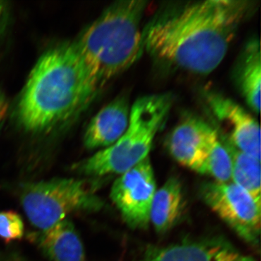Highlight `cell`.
<instances>
[{"mask_svg":"<svg viewBox=\"0 0 261 261\" xmlns=\"http://www.w3.org/2000/svg\"><path fill=\"white\" fill-rule=\"evenodd\" d=\"M250 0H205L167 5L143 27L145 53L176 69L207 75L221 64L242 24L255 11Z\"/></svg>","mask_w":261,"mask_h":261,"instance_id":"1","label":"cell"},{"mask_svg":"<svg viewBox=\"0 0 261 261\" xmlns=\"http://www.w3.org/2000/svg\"><path fill=\"white\" fill-rule=\"evenodd\" d=\"M100 93L73 43L49 48L28 77L16 108L18 124L34 135L55 129Z\"/></svg>","mask_w":261,"mask_h":261,"instance_id":"2","label":"cell"},{"mask_svg":"<svg viewBox=\"0 0 261 261\" xmlns=\"http://www.w3.org/2000/svg\"><path fill=\"white\" fill-rule=\"evenodd\" d=\"M147 3L114 2L72 42L99 92L145 53L142 22Z\"/></svg>","mask_w":261,"mask_h":261,"instance_id":"3","label":"cell"},{"mask_svg":"<svg viewBox=\"0 0 261 261\" xmlns=\"http://www.w3.org/2000/svg\"><path fill=\"white\" fill-rule=\"evenodd\" d=\"M173 102L171 94H152L130 106L128 128L116 143L75 163L73 172L87 177L123 174L149 157L156 135L167 120Z\"/></svg>","mask_w":261,"mask_h":261,"instance_id":"4","label":"cell"},{"mask_svg":"<svg viewBox=\"0 0 261 261\" xmlns=\"http://www.w3.org/2000/svg\"><path fill=\"white\" fill-rule=\"evenodd\" d=\"M17 196L31 224L44 231L76 213L100 211L103 202L87 186L74 178H54L46 181H20Z\"/></svg>","mask_w":261,"mask_h":261,"instance_id":"5","label":"cell"},{"mask_svg":"<svg viewBox=\"0 0 261 261\" xmlns=\"http://www.w3.org/2000/svg\"><path fill=\"white\" fill-rule=\"evenodd\" d=\"M204 202L240 238L257 245L260 234V203L232 181H210L200 190Z\"/></svg>","mask_w":261,"mask_h":261,"instance_id":"6","label":"cell"},{"mask_svg":"<svg viewBox=\"0 0 261 261\" xmlns=\"http://www.w3.org/2000/svg\"><path fill=\"white\" fill-rule=\"evenodd\" d=\"M156 190L149 156L120 175L111 188V198L130 228L145 229L149 225L151 205Z\"/></svg>","mask_w":261,"mask_h":261,"instance_id":"7","label":"cell"},{"mask_svg":"<svg viewBox=\"0 0 261 261\" xmlns=\"http://www.w3.org/2000/svg\"><path fill=\"white\" fill-rule=\"evenodd\" d=\"M205 100L226 130L221 135L239 150L260 161V128L256 120L238 102L218 92H206Z\"/></svg>","mask_w":261,"mask_h":261,"instance_id":"8","label":"cell"},{"mask_svg":"<svg viewBox=\"0 0 261 261\" xmlns=\"http://www.w3.org/2000/svg\"><path fill=\"white\" fill-rule=\"evenodd\" d=\"M132 261H256L238 250L226 239L186 240L157 246L149 245Z\"/></svg>","mask_w":261,"mask_h":261,"instance_id":"9","label":"cell"},{"mask_svg":"<svg viewBox=\"0 0 261 261\" xmlns=\"http://www.w3.org/2000/svg\"><path fill=\"white\" fill-rule=\"evenodd\" d=\"M129 99L121 95L106 105L89 121L84 132V147L105 149L116 143L129 124Z\"/></svg>","mask_w":261,"mask_h":261,"instance_id":"10","label":"cell"},{"mask_svg":"<svg viewBox=\"0 0 261 261\" xmlns=\"http://www.w3.org/2000/svg\"><path fill=\"white\" fill-rule=\"evenodd\" d=\"M210 125L190 116L178 123L168 140L173 159L185 167L205 174V140Z\"/></svg>","mask_w":261,"mask_h":261,"instance_id":"11","label":"cell"},{"mask_svg":"<svg viewBox=\"0 0 261 261\" xmlns=\"http://www.w3.org/2000/svg\"><path fill=\"white\" fill-rule=\"evenodd\" d=\"M28 238L50 261H87L83 243L69 218L47 230L30 233Z\"/></svg>","mask_w":261,"mask_h":261,"instance_id":"12","label":"cell"},{"mask_svg":"<svg viewBox=\"0 0 261 261\" xmlns=\"http://www.w3.org/2000/svg\"><path fill=\"white\" fill-rule=\"evenodd\" d=\"M258 38L245 44L233 70L237 87L247 106L254 113L260 111L261 57Z\"/></svg>","mask_w":261,"mask_h":261,"instance_id":"13","label":"cell"},{"mask_svg":"<svg viewBox=\"0 0 261 261\" xmlns=\"http://www.w3.org/2000/svg\"><path fill=\"white\" fill-rule=\"evenodd\" d=\"M185 205L180 180L174 176L168 178L156 190L149 214V223L155 231L165 233L178 222Z\"/></svg>","mask_w":261,"mask_h":261,"instance_id":"14","label":"cell"},{"mask_svg":"<svg viewBox=\"0 0 261 261\" xmlns=\"http://www.w3.org/2000/svg\"><path fill=\"white\" fill-rule=\"evenodd\" d=\"M219 135L231 155V181L261 202L260 161L239 150L221 134Z\"/></svg>","mask_w":261,"mask_h":261,"instance_id":"15","label":"cell"},{"mask_svg":"<svg viewBox=\"0 0 261 261\" xmlns=\"http://www.w3.org/2000/svg\"><path fill=\"white\" fill-rule=\"evenodd\" d=\"M232 162L231 155L219 132L209 126L205 140V174L208 175L215 181H231Z\"/></svg>","mask_w":261,"mask_h":261,"instance_id":"16","label":"cell"},{"mask_svg":"<svg viewBox=\"0 0 261 261\" xmlns=\"http://www.w3.org/2000/svg\"><path fill=\"white\" fill-rule=\"evenodd\" d=\"M25 226L21 216L13 211H0V238L7 243L23 238Z\"/></svg>","mask_w":261,"mask_h":261,"instance_id":"17","label":"cell"},{"mask_svg":"<svg viewBox=\"0 0 261 261\" xmlns=\"http://www.w3.org/2000/svg\"><path fill=\"white\" fill-rule=\"evenodd\" d=\"M11 6L7 1L0 0V40L6 35L12 20Z\"/></svg>","mask_w":261,"mask_h":261,"instance_id":"18","label":"cell"},{"mask_svg":"<svg viewBox=\"0 0 261 261\" xmlns=\"http://www.w3.org/2000/svg\"><path fill=\"white\" fill-rule=\"evenodd\" d=\"M9 112V102L3 89L0 88V134L4 126Z\"/></svg>","mask_w":261,"mask_h":261,"instance_id":"19","label":"cell"}]
</instances>
